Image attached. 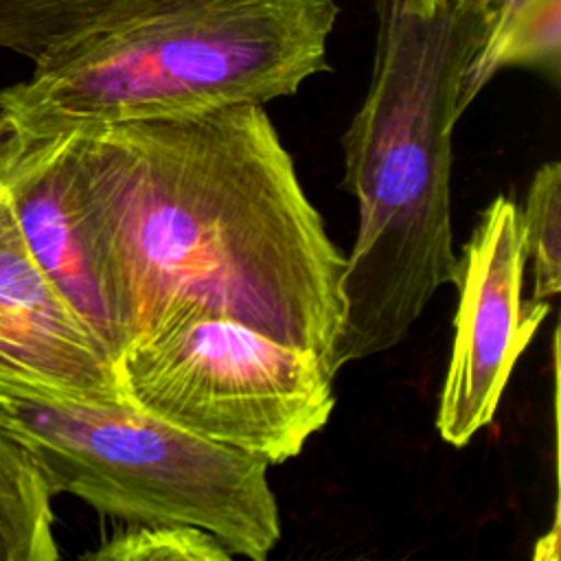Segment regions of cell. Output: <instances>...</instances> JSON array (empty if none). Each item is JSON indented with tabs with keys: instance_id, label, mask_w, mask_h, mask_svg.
<instances>
[{
	"instance_id": "cell-1",
	"label": "cell",
	"mask_w": 561,
	"mask_h": 561,
	"mask_svg": "<svg viewBox=\"0 0 561 561\" xmlns=\"http://www.w3.org/2000/svg\"><path fill=\"white\" fill-rule=\"evenodd\" d=\"M68 131L125 348L171 311L202 307L337 375L346 256L265 105Z\"/></svg>"
},
{
	"instance_id": "cell-2",
	"label": "cell",
	"mask_w": 561,
	"mask_h": 561,
	"mask_svg": "<svg viewBox=\"0 0 561 561\" xmlns=\"http://www.w3.org/2000/svg\"><path fill=\"white\" fill-rule=\"evenodd\" d=\"M375 7L373 75L342 138L357 234L335 370L394 348L434 294L456 280L451 147L465 70L486 33L476 0H445L432 13L403 0Z\"/></svg>"
},
{
	"instance_id": "cell-3",
	"label": "cell",
	"mask_w": 561,
	"mask_h": 561,
	"mask_svg": "<svg viewBox=\"0 0 561 561\" xmlns=\"http://www.w3.org/2000/svg\"><path fill=\"white\" fill-rule=\"evenodd\" d=\"M337 0H180L92 31L0 90L4 129L164 118L291 96L329 70Z\"/></svg>"
},
{
	"instance_id": "cell-4",
	"label": "cell",
	"mask_w": 561,
	"mask_h": 561,
	"mask_svg": "<svg viewBox=\"0 0 561 561\" xmlns=\"http://www.w3.org/2000/svg\"><path fill=\"white\" fill-rule=\"evenodd\" d=\"M0 427L31 454L53 495H75L123 524L197 526L252 561H265L280 541L267 462L131 401H4Z\"/></svg>"
},
{
	"instance_id": "cell-5",
	"label": "cell",
	"mask_w": 561,
	"mask_h": 561,
	"mask_svg": "<svg viewBox=\"0 0 561 561\" xmlns=\"http://www.w3.org/2000/svg\"><path fill=\"white\" fill-rule=\"evenodd\" d=\"M116 370L140 410L270 467L296 458L335 408V373L316 353L202 307L158 320Z\"/></svg>"
},
{
	"instance_id": "cell-6",
	"label": "cell",
	"mask_w": 561,
	"mask_h": 561,
	"mask_svg": "<svg viewBox=\"0 0 561 561\" xmlns=\"http://www.w3.org/2000/svg\"><path fill=\"white\" fill-rule=\"evenodd\" d=\"M524 274L519 206L497 195L458 256V309L436 410V432L451 447L469 445L493 421L519 355L550 311V302L524 298Z\"/></svg>"
},
{
	"instance_id": "cell-7",
	"label": "cell",
	"mask_w": 561,
	"mask_h": 561,
	"mask_svg": "<svg viewBox=\"0 0 561 561\" xmlns=\"http://www.w3.org/2000/svg\"><path fill=\"white\" fill-rule=\"evenodd\" d=\"M0 184L33 261L116 364L125 331L79 193L72 131L31 136L4 129Z\"/></svg>"
},
{
	"instance_id": "cell-8",
	"label": "cell",
	"mask_w": 561,
	"mask_h": 561,
	"mask_svg": "<svg viewBox=\"0 0 561 561\" xmlns=\"http://www.w3.org/2000/svg\"><path fill=\"white\" fill-rule=\"evenodd\" d=\"M127 401L110 353L33 261L0 184V403Z\"/></svg>"
},
{
	"instance_id": "cell-9",
	"label": "cell",
	"mask_w": 561,
	"mask_h": 561,
	"mask_svg": "<svg viewBox=\"0 0 561 561\" xmlns=\"http://www.w3.org/2000/svg\"><path fill=\"white\" fill-rule=\"evenodd\" d=\"M506 68H526L559 85L561 79V0H517L486 33L471 57L462 88L460 112L482 88Z\"/></svg>"
},
{
	"instance_id": "cell-10",
	"label": "cell",
	"mask_w": 561,
	"mask_h": 561,
	"mask_svg": "<svg viewBox=\"0 0 561 561\" xmlns=\"http://www.w3.org/2000/svg\"><path fill=\"white\" fill-rule=\"evenodd\" d=\"M180 0H0V48L33 64L103 26Z\"/></svg>"
},
{
	"instance_id": "cell-11",
	"label": "cell",
	"mask_w": 561,
	"mask_h": 561,
	"mask_svg": "<svg viewBox=\"0 0 561 561\" xmlns=\"http://www.w3.org/2000/svg\"><path fill=\"white\" fill-rule=\"evenodd\" d=\"M53 497L31 454L0 427V561L59 559Z\"/></svg>"
},
{
	"instance_id": "cell-12",
	"label": "cell",
	"mask_w": 561,
	"mask_h": 561,
	"mask_svg": "<svg viewBox=\"0 0 561 561\" xmlns=\"http://www.w3.org/2000/svg\"><path fill=\"white\" fill-rule=\"evenodd\" d=\"M533 300L550 302L561 291V162H543L519 208Z\"/></svg>"
},
{
	"instance_id": "cell-13",
	"label": "cell",
	"mask_w": 561,
	"mask_h": 561,
	"mask_svg": "<svg viewBox=\"0 0 561 561\" xmlns=\"http://www.w3.org/2000/svg\"><path fill=\"white\" fill-rule=\"evenodd\" d=\"M234 554L208 530L188 524H125L83 554L92 561H230Z\"/></svg>"
},
{
	"instance_id": "cell-14",
	"label": "cell",
	"mask_w": 561,
	"mask_h": 561,
	"mask_svg": "<svg viewBox=\"0 0 561 561\" xmlns=\"http://www.w3.org/2000/svg\"><path fill=\"white\" fill-rule=\"evenodd\" d=\"M486 15V31L517 2V0H476Z\"/></svg>"
},
{
	"instance_id": "cell-15",
	"label": "cell",
	"mask_w": 561,
	"mask_h": 561,
	"mask_svg": "<svg viewBox=\"0 0 561 561\" xmlns=\"http://www.w3.org/2000/svg\"><path fill=\"white\" fill-rule=\"evenodd\" d=\"M408 7L421 11V13H432L436 7H440L445 0H403Z\"/></svg>"
},
{
	"instance_id": "cell-16",
	"label": "cell",
	"mask_w": 561,
	"mask_h": 561,
	"mask_svg": "<svg viewBox=\"0 0 561 561\" xmlns=\"http://www.w3.org/2000/svg\"><path fill=\"white\" fill-rule=\"evenodd\" d=\"M4 131V112H2V101H0V136Z\"/></svg>"
}]
</instances>
